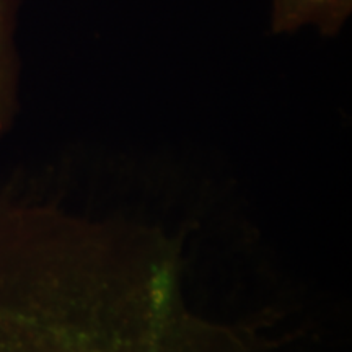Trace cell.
<instances>
[{
    "label": "cell",
    "instance_id": "1",
    "mask_svg": "<svg viewBox=\"0 0 352 352\" xmlns=\"http://www.w3.org/2000/svg\"><path fill=\"white\" fill-rule=\"evenodd\" d=\"M0 352H259L192 314L160 240L0 195Z\"/></svg>",
    "mask_w": 352,
    "mask_h": 352
},
{
    "label": "cell",
    "instance_id": "2",
    "mask_svg": "<svg viewBox=\"0 0 352 352\" xmlns=\"http://www.w3.org/2000/svg\"><path fill=\"white\" fill-rule=\"evenodd\" d=\"M352 13V0H272L271 32L294 33L315 26L327 36L338 34Z\"/></svg>",
    "mask_w": 352,
    "mask_h": 352
},
{
    "label": "cell",
    "instance_id": "3",
    "mask_svg": "<svg viewBox=\"0 0 352 352\" xmlns=\"http://www.w3.org/2000/svg\"><path fill=\"white\" fill-rule=\"evenodd\" d=\"M20 0H0V134L13 116L16 100L15 30Z\"/></svg>",
    "mask_w": 352,
    "mask_h": 352
}]
</instances>
